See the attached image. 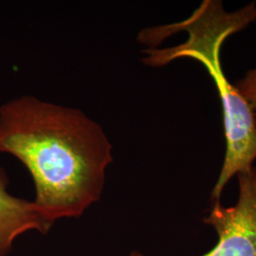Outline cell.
Returning <instances> with one entry per match:
<instances>
[{
    "label": "cell",
    "mask_w": 256,
    "mask_h": 256,
    "mask_svg": "<svg viewBox=\"0 0 256 256\" xmlns=\"http://www.w3.org/2000/svg\"><path fill=\"white\" fill-rule=\"evenodd\" d=\"M8 178L0 167V256H6L21 234L36 230L46 234L52 226L34 202L12 196L8 191Z\"/></svg>",
    "instance_id": "277c9868"
},
{
    "label": "cell",
    "mask_w": 256,
    "mask_h": 256,
    "mask_svg": "<svg viewBox=\"0 0 256 256\" xmlns=\"http://www.w3.org/2000/svg\"><path fill=\"white\" fill-rule=\"evenodd\" d=\"M0 153L27 167L46 220L80 216L104 190L112 146L81 110L24 95L0 108Z\"/></svg>",
    "instance_id": "6da1fadb"
},
{
    "label": "cell",
    "mask_w": 256,
    "mask_h": 256,
    "mask_svg": "<svg viewBox=\"0 0 256 256\" xmlns=\"http://www.w3.org/2000/svg\"><path fill=\"white\" fill-rule=\"evenodd\" d=\"M256 20V2L229 12L222 2L204 0L189 18L180 22L146 28L138 40L149 48L142 62L162 66L180 58H192L202 63L216 86L223 108L226 154L220 176L210 198L220 202L225 186L234 176L250 171L256 160V122L254 113L236 88L222 70L220 50L232 34Z\"/></svg>",
    "instance_id": "7a4b0ae2"
},
{
    "label": "cell",
    "mask_w": 256,
    "mask_h": 256,
    "mask_svg": "<svg viewBox=\"0 0 256 256\" xmlns=\"http://www.w3.org/2000/svg\"><path fill=\"white\" fill-rule=\"evenodd\" d=\"M238 178L236 204L225 208L220 202H214L203 220L216 230L218 242L200 256H256V166ZM131 256H146L134 252Z\"/></svg>",
    "instance_id": "3957f363"
},
{
    "label": "cell",
    "mask_w": 256,
    "mask_h": 256,
    "mask_svg": "<svg viewBox=\"0 0 256 256\" xmlns=\"http://www.w3.org/2000/svg\"><path fill=\"white\" fill-rule=\"evenodd\" d=\"M236 88L250 106L256 122V68L248 72L242 80L236 82Z\"/></svg>",
    "instance_id": "5b68a950"
}]
</instances>
